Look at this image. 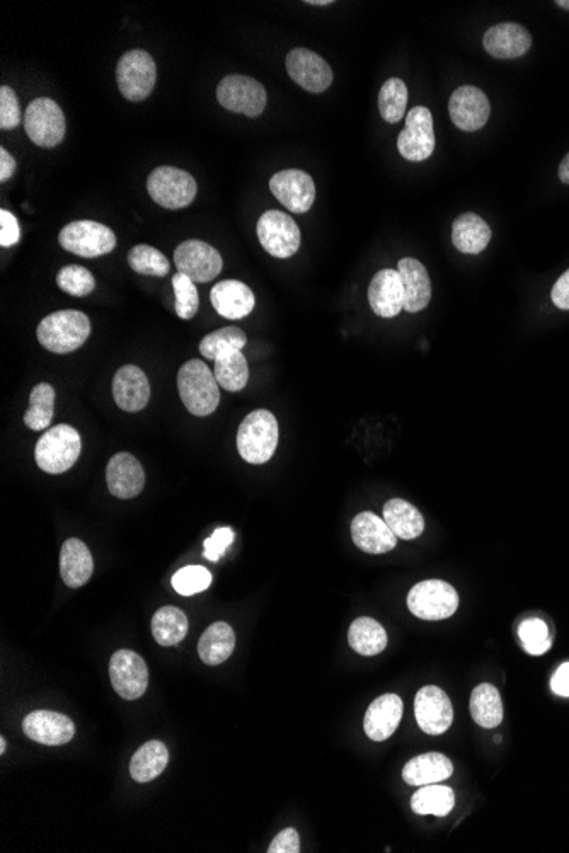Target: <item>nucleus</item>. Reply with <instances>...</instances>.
I'll return each instance as SVG.
<instances>
[{
  "mask_svg": "<svg viewBox=\"0 0 569 853\" xmlns=\"http://www.w3.org/2000/svg\"><path fill=\"white\" fill-rule=\"evenodd\" d=\"M213 309L230 321H239L248 317L256 305L251 288L242 281L224 280L217 283L210 292Z\"/></svg>",
  "mask_w": 569,
  "mask_h": 853,
  "instance_id": "26",
  "label": "nucleus"
},
{
  "mask_svg": "<svg viewBox=\"0 0 569 853\" xmlns=\"http://www.w3.org/2000/svg\"><path fill=\"white\" fill-rule=\"evenodd\" d=\"M471 716L484 729H493L503 721V702L498 688L483 683L472 690Z\"/></svg>",
  "mask_w": 569,
  "mask_h": 853,
  "instance_id": "34",
  "label": "nucleus"
},
{
  "mask_svg": "<svg viewBox=\"0 0 569 853\" xmlns=\"http://www.w3.org/2000/svg\"><path fill=\"white\" fill-rule=\"evenodd\" d=\"M174 297H176V314L183 321H190L195 317L200 307V297L195 287V281H191L183 273L173 276Z\"/></svg>",
  "mask_w": 569,
  "mask_h": 853,
  "instance_id": "45",
  "label": "nucleus"
},
{
  "mask_svg": "<svg viewBox=\"0 0 569 853\" xmlns=\"http://www.w3.org/2000/svg\"><path fill=\"white\" fill-rule=\"evenodd\" d=\"M518 637L525 651L532 656H541L551 649V634L544 620H524L518 627Z\"/></svg>",
  "mask_w": 569,
  "mask_h": 853,
  "instance_id": "44",
  "label": "nucleus"
},
{
  "mask_svg": "<svg viewBox=\"0 0 569 853\" xmlns=\"http://www.w3.org/2000/svg\"><path fill=\"white\" fill-rule=\"evenodd\" d=\"M21 239L18 218L9 210H0V246L11 247Z\"/></svg>",
  "mask_w": 569,
  "mask_h": 853,
  "instance_id": "49",
  "label": "nucleus"
},
{
  "mask_svg": "<svg viewBox=\"0 0 569 853\" xmlns=\"http://www.w3.org/2000/svg\"><path fill=\"white\" fill-rule=\"evenodd\" d=\"M81 450L79 431L69 424H57L46 430L36 443V464L46 474H64L79 460Z\"/></svg>",
  "mask_w": 569,
  "mask_h": 853,
  "instance_id": "4",
  "label": "nucleus"
},
{
  "mask_svg": "<svg viewBox=\"0 0 569 853\" xmlns=\"http://www.w3.org/2000/svg\"><path fill=\"white\" fill-rule=\"evenodd\" d=\"M147 191L159 207L181 210L190 207L195 200L198 184L190 172L178 167L162 166L150 172Z\"/></svg>",
  "mask_w": 569,
  "mask_h": 853,
  "instance_id": "5",
  "label": "nucleus"
},
{
  "mask_svg": "<svg viewBox=\"0 0 569 853\" xmlns=\"http://www.w3.org/2000/svg\"><path fill=\"white\" fill-rule=\"evenodd\" d=\"M16 171V161L6 149H0V181L6 183L7 179H11Z\"/></svg>",
  "mask_w": 569,
  "mask_h": 853,
  "instance_id": "53",
  "label": "nucleus"
},
{
  "mask_svg": "<svg viewBox=\"0 0 569 853\" xmlns=\"http://www.w3.org/2000/svg\"><path fill=\"white\" fill-rule=\"evenodd\" d=\"M174 264L178 273L188 276L195 283H208L222 271V256L207 242L184 241L174 251Z\"/></svg>",
  "mask_w": 569,
  "mask_h": 853,
  "instance_id": "13",
  "label": "nucleus"
},
{
  "mask_svg": "<svg viewBox=\"0 0 569 853\" xmlns=\"http://www.w3.org/2000/svg\"><path fill=\"white\" fill-rule=\"evenodd\" d=\"M24 128L33 144L53 149L62 144L67 132L64 111L53 99H35L24 111Z\"/></svg>",
  "mask_w": 569,
  "mask_h": 853,
  "instance_id": "8",
  "label": "nucleus"
},
{
  "mask_svg": "<svg viewBox=\"0 0 569 853\" xmlns=\"http://www.w3.org/2000/svg\"><path fill=\"white\" fill-rule=\"evenodd\" d=\"M110 678L121 699L137 700L149 687V670L142 656L130 649H120L111 656Z\"/></svg>",
  "mask_w": 569,
  "mask_h": 853,
  "instance_id": "14",
  "label": "nucleus"
},
{
  "mask_svg": "<svg viewBox=\"0 0 569 853\" xmlns=\"http://www.w3.org/2000/svg\"><path fill=\"white\" fill-rule=\"evenodd\" d=\"M455 806V794L447 785L430 784L420 787L411 799V808L416 814H433L443 818Z\"/></svg>",
  "mask_w": 569,
  "mask_h": 853,
  "instance_id": "38",
  "label": "nucleus"
},
{
  "mask_svg": "<svg viewBox=\"0 0 569 853\" xmlns=\"http://www.w3.org/2000/svg\"><path fill=\"white\" fill-rule=\"evenodd\" d=\"M212 584V574L207 567L186 566L174 574L173 588L181 596L196 595L208 590Z\"/></svg>",
  "mask_w": 569,
  "mask_h": 853,
  "instance_id": "46",
  "label": "nucleus"
},
{
  "mask_svg": "<svg viewBox=\"0 0 569 853\" xmlns=\"http://www.w3.org/2000/svg\"><path fill=\"white\" fill-rule=\"evenodd\" d=\"M384 521L397 539L413 540L425 530V520L418 508L404 499H391L384 506Z\"/></svg>",
  "mask_w": 569,
  "mask_h": 853,
  "instance_id": "32",
  "label": "nucleus"
},
{
  "mask_svg": "<svg viewBox=\"0 0 569 853\" xmlns=\"http://www.w3.org/2000/svg\"><path fill=\"white\" fill-rule=\"evenodd\" d=\"M348 642L351 649L362 656L380 654L387 646V632L382 625L370 617H360L350 625Z\"/></svg>",
  "mask_w": 569,
  "mask_h": 853,
  "instance_id": "35",
  "label": "nucleus"
},
{
  "mask_svg": "<svg viewBox=\"0 0 569 853\" xmlns=\"http://www.w3.org/2000/svg\"><path fill=\"white\" fill-rule=\"evenodd\" d=\"M351 537L358 549L367 554H386L397 544V537L386 521L370 511H363L351 521Z\"/></svg>",
  "mask_w": 569,
  "mask_h": 853,
  "instance_id": "21",
  "label": "nucleus"
},
{
  "mask_svg": "<svg viewBox=\"0 0 569 853\" xmlns=\"http://www.w3.org/2000/svg\"><path fill=\"white\" fill-rule=\"evenodd\" d=\"M106 482L115 498L132 499L144 491L145 472L132 453H116L106 469Z\"/></svg>",
  "mask_w": 569,
  "mask_h": 853,
  "instance_id": "20",
  "label": "nucleus"
},
{
  "mask_svg": "<svg viewBox=\"0 0 569 853\" xmlns=\"http://www.w3.org/2000/svg\"><path fill=\"white\" fill-rule=\"evenodd\" d=\"M215 378L227 392H239L248 385L249 367L242 351H229L215 360Z\"/></svg>",
  "mask_w": 569,
  "mask_h": 853,
  "instance_id": "37",
  "label": "nucleus"
},
{
  "mask_svg": "<svg viewBox=\"0 0 569 853\" xmlns=\"http://www.w3.org/2000/svg\"><path fill=\"white\" fill-rule=\"evenodd\" d=\"M248 343L246 334L239 327H224L215 333H210L200 343V353L207 360H217L220 355L229 351H242Z\"/></svg>",
  "mask_w": 569,
  "mask_h": 853,
  "instance_id": "41",
  "label": "nucleus"
},
{
  "mask_svg": "<svg viewBox=\"0 0 569 853\" xmlns=\"http://www.w3.org/2000/svg\"><path fill=\"white\" fill-rule=\"evenodd\" d=\"M53 406H55V389L52 385H36L29 396V407L24 414V424L29 430H46L52 424Z\"/></svg>",
  "mask_w": 569,
  "mask_h": 853,
  "instance_id": "39",
  "label": "nucleus"
},
{
  "mask_svg": "<svg viewBox=\"0 0 569 853\" xmlns=\"http://www.w3.org/2000/svg\"><path fill=\"white\" fill-rule=\"evenodd\" d=\"M258 239L270 256L292 258L300 247V229L294 218L278 210H268L258 220Z\"/></svg>",
  "mask_w": 569,
  "mask_h": 853,
  "instance_id": "11",
  "label": "nucleus"
},
{
  "mask_svg": "<svg viewBox=\"0 0 569 853\" xmlns=\"http://www.w3.org/2000/svg\"><path fill=\"white\" fill-rule=\"evenodd\" d=\"M94 571L91 550L79 539H69L60 550V574L69 588H81Z\"/></svg>",
  "mask_w": 569,
  "mask_h": 853,
  "instance_id": "28",
  "label": "nucleus"
},
{
  "mask_svg": "<svg viewBox=\"0 0 569 853\" xmlns=\"http://www.w3.org/2000/svg\"><path fill=\"white\" fill-rule=\"evenodd\" d=\"M551 688L559 697H569V663L559 666L552 676Z\"/></svg>",
  "mask_w": 569,
  "mask_h": 853,
  "instance_id": "52",
  "label": "nucleus"
},
{
  "mask_svg": "<svg viewBox=\"0 0 569 853\" xmlns=\"http://www.w3.org/2000/svg\"><path fill=\"white\" fill-rule=\"evenodd\" d=\"M300 852V838L299 833L294 828H287V830H283L280 835L276 836L275 840L271 842L270 848H268V853H299Z\"/></svg>",
  "mask_w": 569,
  "mask_h": 853,
  "instance_id": "50",
  "label": "nucleus"
},
{
  "mask_svg": "<svg viewBox=\"0 0 569 853\" xmlns=\"http://www.w3.org/2000/svg\"><path fill=\"white\" fill-rule=\"evenodd\" d=\"M305 4H307V6L324 7V6H331V4H333V0H307V2H305Z\"/></svg>",
  "mask_w": 569,
  "mask_h": 853,
  "instance_id": "55",
  "label": "nucleus"
},
{
  "mask_svg": "<svg viewBox=\"0 0 569 853\" xmlns=\"http://www.w3.org/2000/svg\"><path fill=\"white\" fill-rule=\"evenodd\" d=\"M58 242L65 251L91 259L110 254L116 247V235L110 227L99 222L77 220L60 230Z\"/></svg>",
  "mask_w": 569,
  "mask_h": 853,
  "instance_id": "9",
  "label": "nucleus"
},
{
  "mask_svg": "<svg viewBox=\"0 0 569 853\" xmlns=\"http://www.w3.org/2000/svg\"><path fill=\"white\" fill-rule=\"evenodd\" d=\"M491 241V229L476 213H464L452 225V242L464 254H479Z\"/></svg>",
  "mask_w": 569,
  "mask_h": 853,
  "instance_id": "30",
  "label": "nucleus"
},
{
  "mask_svg": "<svg viewBox=\"0 0 569 853\" xmlns=\"http://www.w3.org/2000/svg\"><path fill=\"white\" fill-rule=\"evenodd\" d=\"M403 709V700L394 693H386L379 699H375L368 707L363 719L365 734L372 741H386L387 738H391L403 719Z\"/></svg>",
  "mask_w": 569,
  "mask_h": 853,
  "instance_id": "24",
  "label": "nucleus"
},
{
  "mask_svg": "<svg viewBox=\"0 0 569 853\" xmlns=\"http://www.w3.org/2000/svg\"><path fill=\"white\" fill-rule=\"evenodd\" d=\"M178 390L184 407L193 416L205 418L219 407V382L202 360H188L179 368Z\"/></svg>",
  "mask_w": 569,
  "mask_h": 853,
  "instance_id": "2",
  "label": "nucleus"
},
{
  "mask_svg": "<svg viewBox=\"0 0 569 853\" xmlns=\"http://www.w3.org/2000/svg\"><path fill=\"white\" fill-rule=\"evenodd\" d=\"M368 302L382 319H392L404 309V288L397 270H382L368 287Z\"/></svg>",
  "mask_w": 569,
  "mask_h": 853,
  "instance_id": "25",
  "label": "nucleus"
},
{
  "mask_svg": "<svg viewBox=\"0 0 569 853\" xmlns=\"http://www.w3.org/2000/svg\"><path fill=\"white\" fill-rule=\"evenodd\" d=\"M220 106L237 115L258 118L266 108L265 87L248 75H227L217 87Z\"/></svg>",
  "mask_w": 569,
  "mask_h": 853,
  "instance_id": "10",
  "label": "nucleus"
},
{
  "mask_svg": "<svg viewBox=\"0 0 569 853\" xmlns=\"http://www.w3.org/2000/svg\"><path fill=\"white\" fill-rule=\"evenodd\" d=\"M190 629L188 617L176 607H162L152 617V636L164 647L178 646Z\"/></svg>",
  "mask_w": 569,
  "mask_h": 853,
  "instance_id": "36",
  "label": "nucleus"
},
{
  "mask_svg": "<svg viewBox=\"0 0 569 853\" xmlns=\"http://www.w3.org/2000/svg\"><path fill=\"white\" fill-rule=\"evenodd\" d=\"M116 82L123 98L140 103L149 98L157 82V67L154 58L145 50H132L118 60Z\"/></svg>",
  "mask_w": 569,
  "mask_h": 853,
  "instance_id": "7",
  "label": "nucleus"
},
{
  "mask_svg": "<svg viewBox=\"0 0 569 853\" xmlns=\"http://www.w3.org/2000/svg\"><path fill=\"white\" fill-rule=\"evenodd\" d=\"M454 773V765L447 756L442 753H426L416 756L406 763L403 768V779L406 784L414 787L438 784L449 779Z\"/></svg>",
  "mask_w": 569,
  "mask_h": 853,
  "instance_id": "29",
  "label": "nucleus"
},
{
  "mask_svg": "<svg viewBox=\"0 0 569 853\" xmlns=\"http://www.w3.org/2000/svg\"><path fill=\"white\" fill-rule=\"evenodd\" d=\"M271 193L283 207L294 213H305L311 210L316 201V184L307 172L300 169H285L276 172L270 179Z\"/></svg>",
  "mask_w": 569,
  "mask_h": 853,
  "instance_id": "16",
  "label": "nucleus"
},
{
  "mask_svg": "<svg viewBox=\"0 0 569 853\" xmlns=\"http://www.w3.org/2000/svg\"><path fill=\"white\" fill-rule=\"evenodd\" d=\"M113 397L116 406L127 413H138L149 404V378L135 365H125L113 378Z\"/></svg>",
  "mask_w": 569,
  "mask_h": 853,
  "instance_id": "22",
  "label": "nucleus"
},
{
  "mask_svg": "<svg viewBox=\"0 0 569 853\" xmlns=\"http://www.w3.org/2000/svg\"><path fill=\"white\" fill-rule=\"evenodd\" d=\"M57 285L62 292L69 293L72 297H87L94 292L96 280L84 266L69 264L58 273Z\"/></svg>",
  "mask_w": 569,
  "mask_h": 853,
  "instance_id": "43",
  "label": "nucleus"
},
{
  "mask_svg": "<svg viewBox=\"0 0 569 853\" xmlns=\"http://www.w3.org/2000/svg\"><path fill=\"white\" fill-rule=\"evenodd\" d=\"M397 149L406 161H426L435 150L433 116L425 106H416L406 115V125L397 138Z\"/></svg>",
  "mask_w": 569,
  "mask_h": 853,
  "instance_id": "12",
  "label": "nucleus"
},
{
  "mask_svg": "<svg viewBox=\"0 0 569 853\" xmlns=\"http://www.w3.org/2000/svg\"><path fill=\"white\" fill-rule=\"evenodd\" d=\"M128 264L138 275L162 278L169 275L171 271V264L166 256L161 251H157L156 247H150L147 244L135 246L128 252Z\"/></svg>",
  "mask_w": 569,
  "mask_h": 853,
  "instance_id": "42",
  "label": "nucleus"
},
{
  "mask_svg": "<svg viewBox=\"0 0 569 853\" xmlns=\"http://www.w3.org/2000/svg\"><path fill=\"white\" fill-rule=\"evenodd\" d=\"M0 753H2V755L6 753V739L4 738L0 739Z\"/></svg>",
  "mask_w": 569,
  "mask_h": 853,
  "instance_id": "57",
  "label": "nucleus"
},
{
  "mask_svg": "<svg viewBox=\"0 0 569 853\" xmlns=\"http://www.w3.org/2000/svg\"><path fill=\"white\" fill-rule=\"evenodd\" d=\"M408 106V87L404 81L392 77L379 92V111L387 123H399L406 115Z\"/></svg>",
  "mask_w": 569,
  "mask_h": 853,
  "instance_id": "40",
  "label": "nucleus"
},
{
  "mask_svg": "<svg viewBox=\"0 0 569 853\" xmlns=\"http://www.w3.org/2000/svg\"><path fill=\"white\" fill-rule=\"evenodd\" d=\"M23 120V113L19 108V99L11 87H0V128L2 130H14Z\"/></svg>",
  "mask_w": 569,
  "mask_h": 853,
  "instance_id": "47",
  "label": "nucleus"
},
{
  "mask_svg": "<svg viewBox=\"0 0 569 853\" xmlns=\"http://www.w3.org/2000/svg\"><path fill=\"white\" fill-rule=\"evenodd\" d=\"M169 762V751L162 741H147L138 748L130 762V775L138 784H147L157 779Z\"/></svg>",
  "mask_w": 569,
  "mask_h": 853,
  "instance_id": "33",
  "label": "nucleus"
},
{
  "mask_svg": "<svg viewBox=\"0 0 569 853\" xmlns=\"http://www.w3.org/2000/svg\"><path fill=\"white\" fill-rule=\"evenodd\" d=\"M397 273L403 281L406 312L416 314L425 310L432 300V281L425 264H421L418 259L404 258L399 261Z\"/></svg>",
  "mask_w": 569,
  "mask_h": 853,
  "instance_id": "27",
  "label": "nucleus"
},
{
  "mask_svg": "<svg viewBox=\"0 0 569 853\" xmlns=\"http://www.w3.org/2000/svg\"><path fill=\"white\" fill-rule=\"evenodd\" d=\"M236 634L229 624L215 622L210 625L198 642V654L208 666H219L234 653Z\"/></svg>",
  "mask_w": 569,
  "mask_h": 853,
  "instance_id": "31",
  "label": "nucleus"
},
{
  "mask_svg": "<svg viewBox=\"0 0 569 853\" xmlns=\"http://www.w3.org/2000/svg\"><path fill=\"white\" fill-rule=\"evenodd\" d=\"M23 731L29 739L45 746H62L72 741L74 722L52 710H35L24 717Z\"/></svg>",
  "mask_w": 569,
  "mask_h": 853,
  "instance_id": "19",
  "label": "nucleus"
},
{
  "mask_svg": "<svg viewBox=\"0 0 569 853\" xmlns=\"http://www.w3.org/2000/svg\"><path fill=\"white\" fill-rule=\"evenodd\" d=\"M414 716H416L418 726L426 734L440 736V734L447 733V729L452 726L454 707H452V702L442 688L430 685V687L421 688L420 692L416 693Z\"/></svg>",
  "mask_w": 569,
  "mask_h": 853,
  "instance_id": "18",
  "label": "nucleus"
},
{
  "mask_svg": "<svg viewBox=\"0 0 569 853\" xmlns=\"http://www.w3.org/2000/svg\"><path fill=\"white\" fill-rule=\"evenodd\" d=\"M234 542V532H232V528L224 527L219 528V530H215L212 533V537H208L205 540V550H203V557L208 559V561L217 562L224 557L225 550L229 547L230 544Z\"/></svg>",
  "mask_w": 569,
  "mask_h": 853,
  "instance_id": "48",
  "label": "nucleus"
},
{
  "mask_svg": "<svg viewBox=\"0 0 569 853\" xmlns=\"http://www.w3.org/2000/svg\"><path fill=\"white\" fill-rule=\"evenodd\" d=\"M449 115L462 132H478L488 123L491 104L479 87H457L450 96Z\"/></svg>",
  "mask_w": 569,
  "mask_h": 853,
  "instance_id": "17",
  "label": "nucleus"
},
{
  "mask_svg": "<svg viewBox=\"0 0 569 853\" xmlns=\"http://www.w3.org/2000/svg\"><path fill=\"white\" fill-rule=\"evenodd\" d=\"M408 608L418 619H449L459 608V595L447 581L428 579L409 591Z\"/></svg>",
  "mask_w": 569,
  "mask_h": 853,
  "instance_id": "6",
  "label": "nucleus"
},
{
  "mask_svg": "<svg viewBox=\"0 0 569 853\" xmlns=\"http://www.w3.org/2000/svg\"><path fill=\"white\" fill-rule=\"evenodd\" d=\"M552 302L561 310H569V270L552 287Z\"/></svg>",
  "mask_w": 569,
  "mask_h": 853,
  "instance_id": "51",
  "label": "nucleus"
},
{
  "mask_svg": "<svg viewBox=\"0 0 569 853\" xmlns=\"http://www.w3.org/2000/svg\"><path fill=\"white\" fill-rule=\"evenodd\" d=\"M484 50L500 60L524 57L532 46L529 31L517 23L496 24L484 35Z\"/></svg>",
  "mask_w": 569,
  "mask_h": 853,
  "instance_id": "23",
  "label": "nucleus"
},
{
  "mask_svg": "<svg viewBox=\"0 0 569 853\" xmlns=\"http://www.w3.org/2000/svg\"><path fill=\"white\" fill-rule=\"evenodd\" d=\"M556 6L561 7L564 11H569V0H558V2H556Z\"/></svg>",
  "mask_w": 569,
  "mask_h": 853,
  "instance_id": "56",
  "label": "nucleus"
},
{
  "mask_svg": "<svg viewBox=\"0 0 569 853\" xmlns=\"http://www.w3.org/2000/svg\"><path fill=\"white\" fill-rule=\"evenodd\" d=\"M285 65L292 81L312 94L328 91L333 84L334 75L329 63L307 48L290 50Z\"/></svg>",
  "mask_w": 569,
  "mask_h": 853,
  "instance_id": "15",
  "label": "nucleus"
},
{
  "mask_svg": "<svg viewBox=\"0 0 569 853\" xmlns=\"http://www.w3.org/2000/svg\"><path fill=\"white\" fill-rule=\"evenodd\" d=\"M91 334V321L79 310H58L46 315L36 329V336L45 350L57 355H69L79 350Z\"/></svg>",
  "mask_w": 569,
  "mask_h": 853,
  "instance_id": "1",
  "label": "nucleus"
},
{
  "mask_svg": "<svg viewBox=\"0 0 569 853\" xmlns=\"http://www.w3.org/2000/svg\"><path fill=\"white\" fill-rule=\"evenodd\" d=\"M559 179L564 184H569V154L564 157L561 166H559Z\"/></svg>",
  "mask_w": 569,
  "mask_h": 853,
  "instance_id": "54",
  "label": "nucleus"
},
{
  "mask_svg": "<svg viewBox=\"0 0 569 853\" xmlns=\"http://www.w3.org/2000/svg\"><path fill=\"white\" fill-rule=\"evenodd\" d=\"M278 421L275 414L258 409L248 414L237 431V450L246 462L266 464L278 447Z\"/></svg>",
  "mask_w": 569,
  "mask_h": 853,
  "instance_id": "3",
  "label": "nucleus"
}]
</instances>
